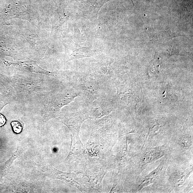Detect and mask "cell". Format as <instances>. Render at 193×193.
<instances>
[{
  "label": "cell",
  "instance_id": "1",
  "mask_svg": "<svg viewBox=\"0 0 193 193\" xmlns=\"http://www.w3.org/2000/svg\"><path fill=\"white\" fill-rule=\"evenodd\" d=\"M12 130L14 133L19 134L22 131L23 127L20 122L17 121H13L11 123Z\"/></svg>",
  "mask_w": 193,
  "mask_h": 193
},
{
  "label": "cell",
  "instance_id": "2",
  "mask_svg": "<svg viewBox=\"0 0 193 193\" xmlns=\"http://www.w3.org/2000/svg\"><path fill=\"white\" fill-rule=\"evenodd\" d=\"M7 121L4 115L0 114V127L5 125Z\"/></svg>",
  "mask_w": 193,
  "mask_h": 193
}]
</instances>
